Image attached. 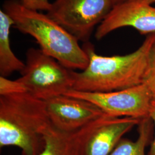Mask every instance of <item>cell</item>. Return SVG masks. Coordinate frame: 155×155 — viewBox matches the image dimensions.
<instances>
[{"label":"cell","instance_id":"obj_7","mask_svg":"<svg viewBox=\"0 0 155 155\" xmlns=\"http://www.w3.org/2000/svg\"><path fill=\"white\" fill-rule=\"evenodd\" d=\"M45 104L52 126L66 132L77 131L106 115L91 102L66 95L45 101Z\"/></svg>","mask_w":155,"mask_h":155},{"label":"cell","instance_id":"obj_16","mask_svg":"<svg viewBox=\"0 0 155 155\" xmlns=\"http://www.w3.org/2000/svg\"><path fill=\"white\" fill-rule=\"evenodd\" d=\"M148 117L154 123L155 127V98H153L151 101V103L150 105ZM148 155H155V138L151 143L150 151L148 152Z\"/></svg>","mask_w":155,"mask_h":155},{"label":"cell","instance_id":"obj_12","mask_svg":"<svg viewBox=\"0 0 155 155\" xmlns=\"http://www.w3.org/2000/svg\"><path fill=\"white\" fill-rule=\"evenodd\" d=\"M139 137L136 141L121 139L109 155H145V150L152 133V121L149 117L140 120Z\"/></svg>","mask_w":155,"mask_h":155},{"label":"cell","instance_id":"obj_6","mask_svg":"<svg viewBox=\"0 0 155 155\" xmlns=\"http://www.w3.org/2000/svg\"><path fill=\"white\" fill-rule=\"evenodd\" d=\"M86 100L98 107L110 117H133L142 119L148 117L153 96L144 84L109 93H91L69 90L64 94Z\"/></svg>","mask_w":155,"mask_h":155},{"label":"cell","instance_id":"obj_5","mask_svg":"<svg viewBox=\"0 0 155 155\" xmlns=\"http://www.w3.org/2000/svg\"><path fill=\"white\" fill-rule=\"evenodd\" d=\"M114 5L113 0H55L46 14L84 43Z\"/></svg>","mask_w":155,"mask_h":155},{"label":"cell","instance_id":"obj_11","mask_svg":"<svg viewBox=\"0 0 155 155\" xmlns=\"http://www.w3.org/2000/svg\"><path fill=\"white\" fill-rule=\"evenodd\" d=\"M13 26L10 16L0 11V76L8 77L14 72H21L25 63L15 55L11 48L9 33Z\"/></svg>","mask_w":155,"mask_h":155},{"label":"cell","instance_id":"obj_15","mask_svg":"<svg viewBox=\"0 0 155 155\" xmlns=\"http://www.w3.org/2000/svg\"><path fill=\"white\" fill-rule=\"evenodd\" d=\"M24 7L33 11H45L47 12L51 9L52 3L49 0H20Z\"/></svg>","mask_w":155,"mask_h":155},{"label":"cell","instance_id":"obj_4","mask_svg":"<svg viewBox=\"0 0 155 155\" xmlns=\"http://www.w3.org/2000/svg\"><path fill=\"white\" fill-rule=\"evenodd\" d=\"M72 70L40 49L31 48L26 52L21 77L17 80L24 84L29 93L45 101L72 89Z\"/></svg>","mask_w":155,"mask_h":155},{"label":"cell","instance_id":"obj_18","mask_svg":"<svg viewBox=\"0 0 155 155\" xmlns=\"http://www.w3.org/2000/svg\"><path fill=\"white\" fill-rule=\"evenodd\" d=\"M125 1H127V0H113V2H114V4L115 5V4L120 3V2H122Z\"/></svg>","mask_w":155,"mask_h":155},{"label":"cell","instance_id":"obj_10","mask_svg":"<svg viewBox=\"0 0 155 155\" xmlns=\"http://www.w3.org/2000/svg\"><path fill=\"white\" fill-rule=\"evenodd\" d=\"M99 119L72 132H63L52 127L45 134L44 148L39 155H82L83 140Z\"/></svg>","mask_w":155,"mask_h":155},{"label":"cell","instance_id":"obj_9","mask_svg":"<svg viewBox=\"0 0 155 155\" xmlns=\"http://www.w3.org/2000/svg\"><path fill=\"white\" fill-rule=\"evenodd\" d=\"M141 119L133 117H110L105 115L83 140L82 155H109L122 137Z\"/></svg>","mask_w":155,"mask_h":155},{"label":"cell","instance_id":"obj_13","mask_svg":"<svg viewBox=\"0 0 155 155\" xmlns=\"http://www.w3.org/2000/svg\"><path fill=\"white\" fill-rule=\"evenodd\" d=\"M143 83L150 89L155 98V40L150 51L149 59L144 75Z\"/></svg>","mask_w":155,"mask_h":155},{"label":"cell","instance_id":"obj_3","mask_svg":"<svg viewBox=\"0 0 155 155\" xmlns=\"http://www.w3.org/2000/svg\"><path fill=\"white\" fill-rule=\"evenodd\" d=\"M2 10L13 21V27L36 40L40 50L68 69L84 70L89 57L79 40L65 28L39 11L24 7L20 0H6Z\"/></svg>","mask_w":155,"mask_h":155},{"label":"cell","instance_id":"obj_1","mask_svg":"<svg viewBox=\"0 0 155 155\" xmlns=\"http://www.w3.org/2000/svg\"><path fill=\"white\" fill-rule=\"evenodd\" d=\"M155 40V33L150 34L133 52L112 56L98 55L94 45L90 41L84 43L82 48L89 57V64L81 72L72 70L71 90L109 93L143 83L150 51Z\"/></svg>","mask_w":155,"mask_h":155},{"label":"cell","instance_id":"obj_8","mask_svg":"<svg viewBox=\"0 0 155 155\" xmlns=\"http://www.w3.org/2000/svg\"><path fill=\"white\" fill-rule=\"evenodd\" d=\"M130 27L141 35L155 33V8L139 0H127L115 4L96 29L100 40L119 28Z\"/></svg>","mask_w":155,"mask_h":155},{"label":"cell","instance_id":"obj_2","mask_svg":"<svg viewBox=\"0 0 155 155\" xmlns=\"http://www.w3.org/2000/svg\"><path fill=\"white\" fill-rule=\"evenodd\" d=\"M45 101L27 91L0 96V147L15 146L22 155H39L52 127Z\"/></svg>","mask_w":155,"mask_h":155},{"label":"cell","instance_id":"obj_14","mask_svg":"<svg viewBox=\"0 0 155 155\" xmlns=\"http://www.w3.org/2000/svg\"><path fill=\"white\" fill-rule=\"evenodd\" d=\"M27 91L22 83L0 76V96L18 94Z\"/></svg>","mask_w":155,"mask_h":155},{"label":"cell","instance_id":"obj_17","mask_svg":"<svg viewBox=\"0 0 155 155\" xmlns=\"http://www.w3.org/2000/svg\"><path fill=\"white\" fill-rule=\"evenodd\" d=\"M139 1L149 5H152V4L155 3V0H139Z\"/></svg>","mask_w":155,"mask_h":155}]
</instances>
